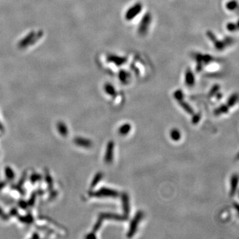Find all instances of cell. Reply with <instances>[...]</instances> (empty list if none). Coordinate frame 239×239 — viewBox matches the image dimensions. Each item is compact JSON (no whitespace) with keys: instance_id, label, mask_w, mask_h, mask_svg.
Wrapping results in <instances>:
<instances>
[{"instance_id":"28","label":"cell","mask_w":239,"mask_h":239,"mask_svg":"<svg viewBox=\"0 0 239 239\" xmlns=\"http://www.w3.org/2000/svg\"><path fill=\"white\" fill-rule=\"evenodd\" d=\"M217 96H216V97H217V99H220L222 98V94L221 93H217Z\"/></svg>"},{"instance_id":"6","label":"cell","mask_w":239,"mask_h":239,"mask_svg":"<svg viewBox=\"0 0 239 239\" xmlns=\"http://www.w3.org/2000/svg\"><path fill=\"white\" fill-rule=\"evenodd\" d=\"M107 60H108V62L114 63L115 65H116L117 66H120L124 65V64L126 63L127 58L125 57L119 56V55H110L108 57Z\"/></svg>"},{"instance_id":"7","label":"cell","mask_w":239,"mask_h":239,"mask_svg":"<svg viewBox=\"0 0 239 239\" xmlns=\"http://www.w3.org/2000/svg\"><path fill=\"white\" fill-rule=\"evenodd\" d=\"M114 143L112 141L108 142L106 147V154L105 156V160L106 163H111L114 158Z\"/></svg>"},{"instance_id":"13","label":"cell","mask_w":239,"mask_h":239,"mask_svg":"<svg viewBox=\"0 0 239 239\" xmlns=\"http://www.w3.org/2000/svg\"><path fill=\"white\" fill-rule=\"evenodd\" d=\"M213 43L214 46V48H215L217 51H223L226 47H227V45H226V43L224 41V39L221 41V40H219L217 38L213 42Z\"/></svg>"},{"instance_id":"21","label":"cell","mask_w":239,"mask_h":239,"mask_svg":"<svg viewBox=\"0 0 239 239\" xmlns=\"http://www.w3.org/2000/svg\"><path fill=\"white\" fill-rule=\"evenodd\" d=\"M173 97L174 99L178 102V101L183 100V99H184V94H183V91L181 90L180 89L177 90L174 92Z\"/></svg>"},{"instance_id":"14","label":"cell","mask_w":239,"mask_h":239,"mask_svg":"<svg viewBox=\"0 0 239 239\" xmlns=\"http://www.w3.org/2000/svg\"><path fill=\"white\" fill-rule=\"evenodd\" d=\"M178 103L179 104L181 107V108L184 110L187 113H188L189 114L191 115V114H194L193 109L191 108V106H190L187 102H185L184 100H181L178 101Z\"/></svg>"},{"instance_id":"22","label":"cell","mask_w":239,"mask_h":239,"mask_svg":"<svg viewBox=\"0 0 239 239\" xmlns=\"http://www.w3.org/2000/svg\"><path fill=\"white\" fill-rule=\"evenodd\" d=\"M226 28L229 31L235 32V31H237L238 30V25L237 23L230 22V23H228L227 24H226Z\"/></svg>"},{"instance_id":"25","label":"cell","mask_w":239,"mask_h":239,"mask_svg":"<svg viewBox=\"0 0 239 239\" xmlns=\"http://www.w3.org/2000/svg\"><path fill=\"white\" fill-rule=\"evenodd\" d=\"M201 118V115L200 113H197V114H194L193 116V118H192V120H191L192 123L193 124H195V125L199 123V122L200 121Z\"/></svg>"},{"instance_id":"24","label":"cell","mask_w":239,"mask_h":239,"mask_svg":"<svg viewBox=\"0 0 239 239\" xmlns=\"http://www.w3.org/2000/svg\"><path fill=\"white\" fill-rule=\"evenodd\" d=\"M220 90V86L219 84H214L213 87L211 88V90L209 93V96H213L214 94H216L217 93H219Z\"/></svg>"},{"instance_id":"9","label":"cell","mask_w":239,"mask_h":239,"mask_svg":"<svg viewBox=\"0 0 239 239\" xmlns=\"http://www.w3.org/2000/svg\"><path fill=\"white\" fill-rule=\"evenodd\" d=\"M100 217L102 218L110 219V220H118V221H124L128 219L127 216L125 215H121L119 214H115V213H102L100 214Z\"/></svg>"},{"instance_id":"2","label":"cell","mask_w":239,"mask_h":239,"mask_svg":"<svg viewBox=\"0 0 239 239\" xmlns=\"http://www.w3.org/2000/svg\"><path fill=\"white\" fill-rule=\"evenodd\" d=\"M152 21V17L150 13H146L143 15L142 19H141L140 23L139 24L138 29H137V33L139 35L143 36L147 34L149 28V26L151 25Z\"/></svg>"},{"instance_id":"11","label":"cell","mask_w":239,"mask_h":239,"mask_svg":"<svg viewBox=\"0 0 239 239\" xmlns=\"http://www.w3.org/2000/svg\"><path fill=\"white\" fill-rule=\"evenodd\" d=\"M118 78L122 83L127 84L131 78L130 73L126 71V70H121L118 73Z\"/></svg>"},{"instance_id":"4","label":"cell","mask_w":239,"mask_h":239,"mask_svg":"<svg viewBox=\"0 0 239 239\" xmlns=\"http://www.w3.org/2000/svg\"><path fill=\"white\" fill-rule=\"evenodd\" d=\"M143 5L140 2H137L130 7L126 11L125 13V19L128 21H131L136 18L137 15H139L142 10Z\"/></svg>"},{"instance_id":"20","label":"cell","mask_w":239,"mask_h":239,"mask_svg":"<svg viewBox=\"0 0 239 239\" xmlns=\"http://www.w3.org/2000/svg\"><path fill=\"white\" fill-rule=\"evenodd\" d=\"M226 8L229 11H235L238 7V2L236 0H231L226 4Z\"/></svg>"},{"instance_id":"12","label":"cell","mask_w":239,"mask_h":239,"mask_svg":"<svg viewBox=\"0 0 239 239\" xmlns=\"http://www.w3.org/2000/svg\"><path fill=\"white\" fill-rule=\"evenodd\" d=\"M238 182V177L237 174L232 175V176L231 179V195L233 196L235 195L236 191L237 189Z\"/></svg>"},{"instance_id":"8","label":"cell","mask_w":239,"mask_h":239,"mask_svg":"<svg viewBox=\"0 0 239 239\" xmlns=\"http://www.w3.org/2000/svg\"><path fill=\"white\" fill-rule=\"evenodd\" d=\"M121 199H122V207H123V211H124V214L125 216L128 217L130 212L129 196H128L126 193H123L121 195Z\"/></svg>"},{"instance_id":"3","label":"cell","mask_w":239,"mask_h":239,"mask_svg":"<svg viewBox=\"0 0 239 239\" xmlns=\"http://www.w3.org/2000/svg\"><path fill=\"white\" fill-rule=\"evenodd\" d=\"M143 213L142 211H137L136 214H135L133 219L131 220L130 225L129 231L127 232V237L128 238H131L133 237L135 233H136L137 229V226L139 225V223L141 221V220L143 219Z\"/></svg>"},{"instance_id":"18","label":"cell","mask_w":239,"mask_h":239,"mask_svg":"<svg viewBox=\"0 0 239 239\" xmlns=\"http://www.w3.org/2000/svg\"><path fill=\"white\" fill-rule=\"evenodd\" d=\"M238 99V94L237 93L232 94L231 96L229 97V99L227 100V103H226V105H227L229 108L235 106L236 104H237V101Z\"/></svg>"},{"instance_id":"15","label":"cell","mask_w":239,"mask_h":239,"mask_svg":"<svg viewBox=\"0 0 239 239\" xmlns=\"http://www.w3.org/2000/svg\"><path fill=\"white\" fill-rule=\"evenodd\" d=\"M229 107L226 105H220L218 108H216L214 111V115L218 116L222 114H225V113H227L229 110Z\"/></svg>"},{"instance_id":"19","label":"cell","mask_w":239,"mask_h":239,"mask_svg":"<svg viewBox=\"0 0 239 239\" xmlns=\"http://www.w3.org/2000/svg\"><path fill=\"white\" fill-rule=\"evenodd\" d=\"M105 90L106 93L110 96H115L116 91L114 86L110 83H107L105 86Z\"/></svg>"},{"instance_id":"16","label":"cell","mask_w":239,"mask_h":239,"mask_svg":"<svg viewBox=\"0 0 239 239\" xmlns=\"http://www.w3.org/2000/svg\"><path fill=\"white\" fill-rule=\"evenodd\" d=\"M131 126L130 124H124L123 125H122L119 128V133L120 135L122 136H125L128 133L130 132L131 130Z\"/></svg>"},{"instance_id":"1","label":"cell","mask_w":239,"mask_h":239,"mask_svg":"<svg viewBox=\"0 0 239 239\" xmlns=\"http://www.w3.org/2000/svg\"><path fill=\"white\" fill-rule=\"evenodd\" d=\"M194 59L196 61V70L198 72L203 70V66L209 65L214 60V57L210 55H203L201 53H196Z\"/></svg>"},{"instance_id":"26","label":"cell","mask_w":239,"mask_h":239,"mask_svg":"<svg viewBox=\"0 0 239 239\" xmlns=\"http://www.w3.org/2000/svg\"><path fill=\"white\" fill-rule=\"evenodd\" d=\"M78 143L81 146H82L84 147H90L91 146V142L88 140H84V139H81L78 140Z\"/></svg>"},{"instance_id":"10","label":"cell","mask_w":239,"mask_h":239,"mask_svg":"<svg viewBox=\"0 0 239 239\" xmlns=\"http://www.w3.org/2000/svg\"><path fill=\"white\" fill-rule=\"evenodd\" d=\"M185 82L189 87H193L195 84V77L192 70L187 69L185 72Z\"/></svg>"},{"instance_id":"27","label":"cell","mask_w":239,"mask_h":239,"mask_svg":"<svg viewBox=\"0 0 239 239\" xmlns=\"http://www.w3.org/2000/svg\"><path fill=\"white\" fill-rule=\"evenodd\" d=\"M102 220H103V219H102L101 217L99 219V220H98V221L96 222V224H95V225H94V232H95V231H97L98 230H99V229H100V227L101 226V225H102Z\"/></svg>"},{"instance_id":"17","label":"cell","mask_w":239,"mask_h":239,"mask_svg":"<svg viewBox=\"0 0 239 239\" xmlns=\"http://www.w3.org/2000/svg\"><path fill=\"white\" fill-rule=\"evenodd\" d=\"M170 136L171 140L176 141V142H177V141H179L181 139V134L179 130L176 129V128H174V129L171 130L170 131Z\"/></svg>"},{"instance_id":"5","label":"cell","mask_w":239,"mask_h":239,"mask_svg":"<svg viewBox=\"0 0 239 239\" xmlns=\"http://www.w3.org/2000/svg\"><path fill=\"white\" fill-rule=\"evenodd\" d=\"M119 193L118 191L114 189H112L110 188L106 187H102L99 191L96 192H94L93 195L97 197H112V198H116L119 196Z\"/></svg>"},{"instance_id":"23","label":"cell","mask_w":239,"mask_h":239,"mask_svg":"<svg viewBox=\"0 0 239 239\" xmlns=\"http://www.w3.org/2000/svg\"><path fill=\"white\" fill-rule=\"evenodd\" d=\"M102 174L101 173H99L96 175V176L94 177V178L93 181V183H92V187H94L96 186L98 183H99L100 181L102 179Z\"/></svg>"}]
</instances>
